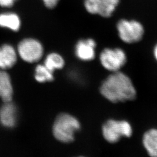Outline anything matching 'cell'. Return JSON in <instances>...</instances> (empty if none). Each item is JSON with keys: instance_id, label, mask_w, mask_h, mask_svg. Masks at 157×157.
<instances>
[{"instance_id": "obj_6", "label": "cell", "mask_w": 157, "mask_h": 157, "mask_svg": "<svg viewBox=\"0 0 157 157\" xmlns=\"http://www.w3.org/2000/svg\"><path fill=\"white\" fill-rule=\"evenodd\" d=\"M127 56L121 48H105L100 55V61L103 67L112 72H118L126 63Z\"/></svg>"}, {"instance_id": "obj_9", "label": "cell", "mask_w": 157, "mask_h": 157, "mask_svg": "<svg viewBox=\"0 0 157 157\" xmlns=\"http://www.w3.org/2000/svg\"><path fill=\"white\" fill-rule=\"evenodd\" d=\"M17 109L11 101L4 102L0 108V124L6 128H13L17 122Z\"/></svg>"}, {"instance_id": "obj_14", "label": "cell", "mask_w": 157, "mask_h": 157, "mask_svg": "<svg viewBox=\"0 0 157 157\" xmlns=\"http://www.w3.org/2000/svg\"><path fill=\"white\" fill-rule=\"evenodd\" d=\"M44 65L51 72L56 70L61 69L65 65V61L60 54L56 52H52L45 57Z\"/></svg>"}, {"instance_id": "obj_1", "label": "cell", "mask_w": 157, "mask_h": 157, "mask_svg": "<svg viewBox=\"0 0 157 157\" xmlns=\"http://www.w3.org/2000/svg\"><path fill=\"white\" fill-rule=\"evenodd\" d=\"M100 92L108 100L114 103L132 101L136 97V90L131 79L119 71L107 77L101 84Z\"/></svg>"}, {"instance_id": "obj_8", "label": "cell", "mask_w": 157, "mask_h": 157, "mask_svg": "<svg viewBox=\"0 0 157 157\" xmlns=\"http://www.w3.org/2000/svg\"><path fill=\"white\" fill-rule=\"evenodd\" d=\"M96 45L94 39L80 40L75 45V55L81 61H90L95 58Z\"/></svg>"}, {"instance_id": "obj_2", "label": "cell", "mask_w": 157, "mask_h": 157, "mask_svg": "<svg viewBox=\"0 0 157 157\" xmlns=\"http://www.w3.org/2000/svg\"><path fill=\"white\" fill-rule=\"evenodd\" d=\"M78 120L68 113L59 115L53 125V135L58 140L70 143L74 139L76 132L80 129Z\"/></svg>"}, {"instance_id": "obj_16", "label": "cell", "mask_w": 157, "mask_h": 157, "mask_svg": "<svg viewBox=\"0 0 157 157\" xmlns=\"http://www.w3.org/2000/svg\"><path fill=\"white\" fill-rule=\"evenodd\" d=\"M43 1L47 8L52 9L57 6L59 0H43Z\"/></svg>"}, {"instance_id": "obj_11", "label": "cell", "mask_w": 157, "mask_h": 157, "mask_svg": "<svg viewBox=\"0 0 157 157\" xmlns=\"http://www.w3.org/2000/svg\"><path fill=\"white\" fill-rule=\"evenodd\" d=\"M13 92L10 76L4 70L0 69V98L4 102L11 101Z\"/></svg>"}, {"instance_id": "obj_15", "label": "cell", "mask_w": 157, "mask_h": 157, "mask_svg": "<svg viewBox=\"0 0 157 157\" xmlns=\"http://www.w3.org/2000/svg\"><path fill=\"white\" fill-rule=\"evenodd\" d=\"M34 78L38 82L45 83L52 81L54 80V75L53 72L44 64H39L35 69Z\"/></svg>"}, {"instance_id": "obj_12", "label": "cell", "mask_w": 157, "mask_h": 157, "mask_svg": "<svg viewBox=\"0 0 157 157\" xmlns=\"http://www.w3.org/2000/svg\"><path fill=\"white\" fill-rule=\"evenodd\" d=\"M143 144L150 157H157V129H151L145 132Z\"/></svg>"}, {"instance_id": "obj_13", "label": "cell", "mask_w": 157, "mask_h": 157, "mask_svg": "<svg viewBox=\"0 0 157 157\" xmlns=\"http://www.w3.org/2000/svg\"><path fill=\"white\" fill-rule=\"evenodd\" d=\"M21 19L17 13L13 12H6L0 14L1 27L17 32L21 28Z\"/></svg>"}, {"instance_id": "obj_7", "label": "cell", "mask_w": 157, "mask_h": 157, "mask_svg": "<svg viewBox=\"0 0 157 157\" xmlns=\"http://www.w3.org/2000/svg\"><path fill=\"white\" fill-rule=\"evenodd\" d=\"M119 3V0H84L86 10L93 15L104 17H111Z\"/></svg>"}, {"instance_id": "obj_4", "label": "cell", "mask_w": 157, "mask_h": 157, "mask_svg": "<svg viewBox=\"0 0 157 157\" xmlns=\"http://www.w3.org/2000/svg\"><path fill=\"white\" fill-rule=\"evenodd\" d=\"M117 28L120 39L129 44L139 41L144 32L140 23L133 20L121 19L117 23Z\"/></svg>"}, {"instance_id": "obj_10", "label": "cell", "mask_w": 157, "mask_h": 157, "mask_svg": "<svg viewBox=\"0 0 157 157\" xmlns=\"http://www.w3.org/2000/svg\"><path fill=\"white\" fill-rule=\"evenodd\" d=\"M17 52L14 47L6 44L0 47V69L6 71L13 67L17 63Z\"/></svg>"}, {"instance_id": "obj_5", "label": "cell", "mask_w": 157, "mask_h": 157, "mask_svg": "<svg viewBox=\"0 0 157 157\" xmlns=\"http://www.w3.org/2000/svg\"><path fill=\"white\" fill-rule=\"evenodd\" d=\"M17 54L25 62H38L43 57L44 48L39 40L33 38L22 40L17 45Z\"/></svg>"}, {"instance_id": "obj_3", "label": "cell", "mask_w": 157, "mask_h": 157, "mask_svg": "<svg viewBox=\"0 0 157 157\" xmlns=\"http://www.w3.org/2000/svg\"><path fill=\"white\" fill-rule=\"evenodd\" d=\"M102 130L104 139L111 143L118 142L122 137H130L133 133L132 126L126 121L109 120Z\"/></svg>"}, {"instance_id": "obj_19", "label": "cell", "mask_w": 157, "mask_h": 157, "mask_svg": "<svg viewBox=\"0 0 157 157\" xmlns=\"http://www.w3.org/2000/svg\"></svg>"}, {"instance_id": "obj_18", "label": "cell", "mask_w": 157, "mask_h": 157, "mask_svg": "<svg viewBox=\"0 0 157 157\" xmlns=\"http://www.w3.org/2000/svg\"><path fill=\"white\" fill-rule=\"evenodd\" d=\"M154 55L155 56V58L156 59V60L157 61V45L155 46L154 49Z\"/></svg>"}, {"instance_id": "obj_17", "label": "cell", "mask_w": 157, "mask_h": 157, "mask_svg": "<svg viewBox=\"0 0 157 157\" xmlns=\"http://www.w3.org/2000/svg\"><path fill=\"white\" fill-rule=\"evenodd\" d=\"M17 0H0V6L4 8H10L14 5Z\"/></svg>"}]
</instances>
